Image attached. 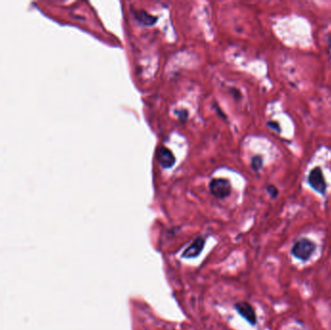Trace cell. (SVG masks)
Returning a JSON list of instances; mask_svg holds the SVG:
<instances>
[{
  "mask_svg": "<svg viewBox=\"0 0 331 330\" xmlns=\"http://www.w3.org/2000/svg\"><path fill=\"white\" fill-rule=\"evenodd\" d=\"M316 245L307 238H301L296 241L292 249V254L298 260L307 261L314 253Z\"/></svg>",
  "mask_w": 331,
  "mask_h": 330,
  "instance_id": "6da1fadb",
  "label": "cell"
},
{
  "mask_svg": "<svg viewBox=\"0 0 331 330\" xmlns=\"http://www.w3.org/2000/svg\"><path fill=\"white\" fill-rule=\"evenodd\" d=\"M211 194L218 198H224L231 194V184L227 179L215 178L212 179L209 184Z\"/></svg>",
  "mask_w": 331,
  "mask_h": 330,
  "instance_id": "7a4b0ae2",
  "label": "cell"
},
{
  "mask_svg": "<svg viewBox=\"0 0 331 330\" xmlns=\"http://www.w3.org/2000/svg\"><path fill=\"white\" fill-rule=\"evenodd\" d=\"M308 181L313 189H315L322 195H325L327 190V183L324 178L323 172L320 168H315L313 169V171H311Z\"/></svg>",
  "mask_w": 331,
  "mask_h": 330,
  "instance_id": "3957f363",
  "label": "cell"
},
{
  "mask_svg": "<svg viewBox=\"0 0 331 330\" xmlns=\"http://www.w3.org/2000/svg\"><path fill=\"white\" fill-rule=\"evenodd\" d=\"M205 239L202 236L197 237L182 253L181 257L183 259H195L199 257L201 251L204 248Z\"/></svg>",
  "mask_w": 331,
  "mask_h": 330,
  "instance_id": "277c9868",
  "label": "cell"
},
{
  "mask_svg": "<svg viewBox=\"0 0 331 330\" xmlns=\"http://www.w3.org/2000/svg\"><path fill=\"white\" fill-rule=\"evenodd\" d=\"M235 310L238 314L243 317L249 324L255 326L257 324V316L254 308L248 302H238L235 304Z\"/></svg>",
  "mask_w": 331,
  "mask_h": 330,
  "instance_id": "5b68a950",
  "label": "cell"
},
{
  "mask_svg": "<svg viewBox=\"0 0 331 330\" xmlns=\"http://www.w3.org/2000/svg\"><path fill=\"white\" fill-rule=\"evenodd\" d=\"M157 160L163 168H171L175 165V158L172 151L166 147H160L157 151Z\"/></svg>",
  "mask_w": 331,
  "mask_h": 330,
  "instance_id": "8992f818",
  "label": "cell"
},
{
  "mask_svg": "<svg viewBox=\"0 0 331 330\" xmlns=\"http://www.w3.org/2000/svg\"><path fill=\"white\" fill-rule=\"evenodd\" d=\"M135 17H136V19L138 21L142 22V23L145 24V25H152V24H154V23L156 22V20H157V18H156V17H154V16H152V15L146 13V12L143 11V10L136 11V12H135Z\"/></svg>",
  "mask_w": 331,
  "mask_h": 330,
  "instance_id": "52a82bcc",
  "label": "cell"
},
{
  "mask_svg": "<svg viewBox=\"0 0 331 330\" xmlns=\"http://www.w3.org/2000/svg\"><path fill=\"white\" fill-rule=\"evenodd\" d=\"M263 165V162H262V158L261 157H255L253 158L252 160V167L255 171H259L261 169Z\"/></svg>",
  "mask_w": 331,
  "mask_h": 330,
  "instance_id": "ba28073f",
  "label": "cell"
},
{
  "mask_svg": "<svg viewBox=\"0 0 331 330\" xmlns=\"http://www.w3.org/2000/svg\"><path fill=\"white\" fill-rule=\"evenodd\" d=\"M267 191H268V193L270 194V196L272 198H276L277 195H278V189L274 185L267 186Z\"/></svg>",
  "mask_w": 331,
  "mask_h": 330,
  "instance_id": "9c48e42d",
  "label": "cell"
},
{
  "mask_svg": "<svg viewBox=\"0 0 331 330\" xmlns=\"http://www.w3.org/2000/svg\"><path fill=\"white\" fill-rule=\"evenodd\" d=\"M268 126L271 127L272 129H274V130L277 131V132H280V131H281L279 124L276 123V122H268Z\"/></svg>",
  "mask_w": 331,
  "mask_h": 330,
  "instance_id": "30bf717a",
  "label": "cell"
},
{
  "mask_svg": "<svg viewBox=\"0 0 331 330\" xmlns=\"http://www.w3.org/2000/svg\"><path fill=\"white\" fill-rule=\"evenodd\" d=\"M328 42H329V45H330V47L331 48V34L328 36Z\"/></svg>",
  "mask_w": 331,
  "mask_h": 330,
  "instance_id": "8fae6325",
  "label": "cell"
}]
</instances>
